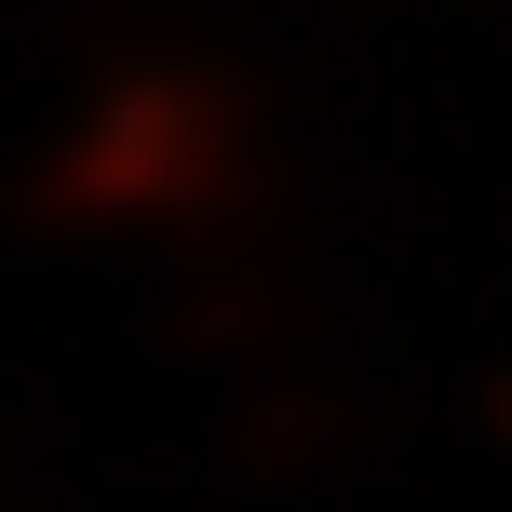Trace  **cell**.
<instances>
[{
  "label": "cell",
  "instance_id": "7a4b0ae2",
  "mask_svg": "<svg viewBox=\"0 0 512 512\" xmlns=\"http://www.w3.org/2000/svg\"><path fill=\"white\" fill-rule=\"evenodd\" d=\"M486 432H499V445H512V378H499V391H486Z\"/></svg>",
  "mask_w": 512,
  "mask_h": 512
},
{
  "label": "cell",
  "instance_id": "6da1fadb",
  "mask_svg": "<svg viewBox=\"0 0 512 512\" xmlns=\"http://www.w3.org/2000/svg\"><path fill=\"white\" fill-rule=\"evenodd\" d=\"M256 203H270V95L189 41L108 54L95 95L27 162V216L108 256H216Z\"/></svg>",
  "mask_w": 512,
  "mask_h": 512
}]
</instances>
